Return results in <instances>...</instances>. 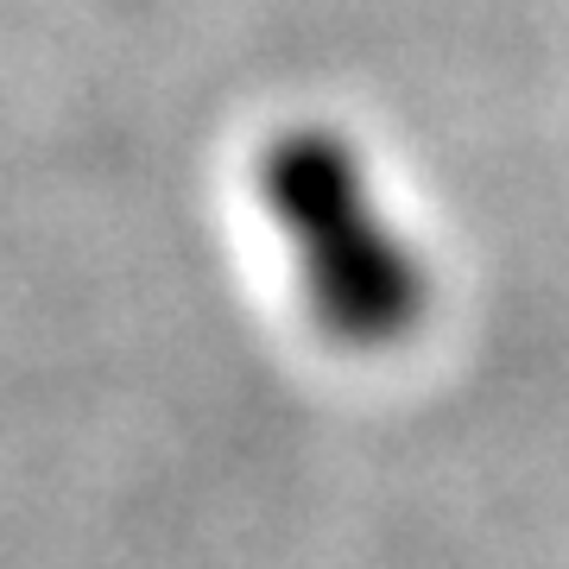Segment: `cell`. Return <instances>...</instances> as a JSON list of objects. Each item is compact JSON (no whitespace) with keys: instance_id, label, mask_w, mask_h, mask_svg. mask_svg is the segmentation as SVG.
<instances>
[{"instance_id":"obj_1","label":"cell","mask_w":569,"mask_h":569,"mask_svg":"<svg viewBox=\"0 0 569 569\" xmlns=\"http://www.w3.org/2000/svg\"><path fill=\"white\" fill-rule=\"evenodd\" d=\"M310 323L342 348H399L430 310V266L387 216L373 171L336 127H284L253 164Z\"/></svg>"}]
</instances>
